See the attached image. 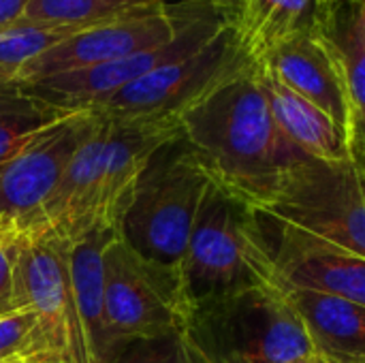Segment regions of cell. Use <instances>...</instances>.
Wrapping results in <instances>:
<instances>
[{"mask_svg": "<svg viewBox=\"0 0 365 363\" xmlns=\"http://www.w3.org/2000/svg\"><path fill=\"white\" fill-rule=\"evenodd\" d=\"M278 285V282H276ZM284 300L299 317L314 351L334 363H353L365 357V308L349 300L287 289L278 285Z\"/></svg>", "mask_w": 365, "mask_h": 363, "instance_id": "16", "label": "cell"}, {"mask_svg": "<svg viewBox=\"0 0 365 363\" xmlns=\"http://www.w3.org/2000/svg\"><path fill=\"white\" fill-rule=\"evenodd\" d=\"M269 261L261 244L255 210L210 184L182 263L190 308L265 282Z\"/></svg>", "mask_w": 365, "mask_h": 363, "instance_id": "4", "label": "cell"}, {"mask_svg": "<svg viewBox=\"0 0 365 363\" xmlns=\"http://www.w3.org/2000/svg\"><path fill=\"white\" fill-rule=\"evenodd\" d=\"M235 13L237 11L231 9L229 0H203L184 21L178 34L163 45L135 51L130 56L90 68L60 73L19 86L66 113L96 111L105 101H109L113 94L141 79L143 75L201 49L235 17Z\"/></svg>", "mask_w": 365, "mask_h": 363, "instance_id": "7", "label": "cell"}, {"mask_svg": "<svg viewBox=\"0 0 365 363\" xmlns=\"http://www.w3.org/2000/svg\"><path fill=\"white\" fill-rule=\"evenodd\" d=\"M105 135L107 120L105 116L98 113L94 128L73 154L66 171L62 173L60 182L47 197L28 233L19 237L49 235L73 248L77 242H81L86 235L98 229L94 216V195Z\"/></svg>", "mask_w": 365, "mask_h": 363, "instance_id": "15", "label": "cell"}, {"mask_svg": "<svg viewBox=\"0 0 365 363\" xmlns=\"http://www.w3.org/2000/svg\"><path fill=\"white\" fill-rule=\"evenodd\" d=\"M250 64L255 60L248 56L233 17L201 49L143 75L105 101L96 111L105 116L178 122L192 105Z\"/></svg>", "mask_w": 365, "mask_h": 363, "instance_id": "8", "label": "cell"}, {"mask_svg": "<svg viewBox=\"0 0 365 363\" xmlns=\"http://www.w3.org/2000/svg\"><path fill=\"white\" fill-rule=\"evenodd\" d=\"M259 77L282 135L308 158L321 163H353L344 131L317 105L287 88L261 64Z\"/></svg>", "mask_w": 365, "mask_h": 363, "instance_id": "17", "label": "cell"}, {"mask_svg": "<svg viewBox=\"0 0 365 363\" xmlns=\"http://www.w3.org/2000/svg\"><path fill=\"white\" fill-rule=\"evenodd\" d=\"M261 218L365 259V178L353 163L302 158L274 195L252 208Z\"/></svg>", "mask_w": 365, "mask_h": 363, "instance_id": "5", "label": "cell"}, {"mask_svg": "<svg viewBox=\"0 0 365 363\" xmlns=\"http://www.w3.org/2000/svg\"><path fill=\"white\" fill-rule=\"evenodd\" d=\"M255 216L274 282L336 295L365 308V259L274 225L257 212Z\"/></svg>", "mask_w": 365, "mask_h": 363, "instance_id": "13", "label": "cell"}, {"mask_svg": "<svg viewBox=\"0 0 365 363\" xmlns=\"http://www.w3.org/2000/svg\"><path fill=\"white\" fill-rule=\"evenodd\" d=\"M321 0H278L276 9L267 17V21L259 28L255 39L248 45L250 58L257 62L265 51H269L274 45H278L282 39L291 36L297 28H302L306 21L317 17V9Z\"/></svg>", "mask_w": 365, "mask_h": 363, "instance_id": "24", "label": "cell"}, {"mask_svg": "<svg viewBox=\"0 0 365 363\" xmlns=\"http://www.w3.org/2000/svg\"><path fill=\"white\" fill-rule=\"evenodd\" d=\"M28 2L30 0H0V32L24 17Z\"/></svg>", "mask_w": 365, "mask_h": 363, "instance_id": "27", "label": "cell"}, {"mask_svg": "<svg viewBox=\"0 0 365 363\" xmlns=\"http://www.w3.org/2000/svg\"><path fill=\"white\" fill-rule=\"evenodd\" d=\"M186 334L207 363H304L317 355L269 276L240 293L195 304Z\"/></svg>", "mask_w": 365, "mask_h": 363, "instance_id": "2", "label": "cell"}, {"mask_svg": "<svg viewBox=\"0 0 365 363\" xmlns=\"http://www.w3.org/2000/svg\"><path fill=\"white\" fill-rule=\"evenodd\" d=\"M359 2H361V6H364V13H365V2L364 0H359Z\"/></svg>", "mask_w": 365, "mask_h": 363, "instance_id": "31", "label": "cell"}, {"mask_svg": "<svg viewBox=\"0 0 365 363\" xmlns=\"http://www.w3.org/2000/svg\"><path fill=\"white\" fill-rule=\"evenodd\" d=\"M167 2L180 0H30L24 19L47 26L86 28L128 13L156 9Z\"/></svg>", "mask_w": 365, "mask_h": 363, "instance_id": "21", "label": "cell"}, {"mask_svg": "<svg viewBox=\"0 0 365 363\" xmlns=\"http://www.w3.org/2000/svg\"><path fill=\"white\" fill-rule=\"evenodd\" d=\"M98 120L96 111H75L34 135L0 163V229L26 235L73 154Z\"/></svg>", "mask_w": 365, "mask_h": 363, "instance_id": "11", "label": "cell"}, {"mask_svg": "<svg viewBox=\"0 0 365 363\" xmlns=\"http://www.w3.org/2000/svg\"><path fill=\"white\" fill-rule=\"evenodd\" d=\"M180 133L212 184L250 208L263 205L306 158L278 128L257 62L180 116Z\"/></svg>", "mask_w": 365, "mask_h": 363, "instance_id": "1", "label": "cell"}, {"mask_svg": "<svg viewBox=\"0 0 365 363\" xmlns=\"http://www.w3.org/2000/svg\"><path fill=\"white\" fill-rule=\"evenodd\" d=\"M111 363H207L188 338L186 329L158 336L135 338L124 342Z\"/></svg>", "mask_w": 365, "mask_h": 363, "instance_id": "23", "label": "cell"}, {"mask_svg": "<svg viewBox=\"0 0 365 363\" xmlns=\"http://www.w3.org/2000/svg\"><path fill=\"white\" fill-rule=\"evenodd\" d=\"M210 184V175L180 133L143 169L118 237L143 259L182 274L190 233Z\"/></svg>", "mask_w": 365, "mask_h": 363, "instance_id": "3", "label": "cell"}, {"mask_svg": "<svg viewBox=\"0 0 365 363\" xmlns=\"http://www.w3.org/2000/svg\"><path fill=\"white\" fill-rule=\"evenodd\" d=\"M325 359H327V357H325ZM353 363H365V357L364 359H359V362H353Z\"/></svg>", "mask_w": 365, "mask_h": 363, "instance_id": "30", "label": "cell"}, {"mask_svg": "<svg viewBox=\"0 0 365 363\" xmlns=\"http://www.w3.org/2000/svg\"><path fill=\"white\" fill-rule=\"evenodd\" d=\"M334 39L340 49L351 105V160L365 178V13L359 0L344 28L338 34L334 32Z\"/></svg>", "mask_w": 365, "mask_h": 363, "instance_id": "19", "label": "cell"}, {"mask_svg": "<svg viewBox=\"0 0 365 363\" xmlns=\"http://www.w3.org/2000/svg\"><path fill=\"white\" fill-rule=\"evenodd\" d=\"M113 237L115 233L96 229L71 248V280L75 302L96 363H111L124 347V340L111 327L105 304L103 252Z\"/></svg>", "mask_w": 365, "mask_h": 363, "instance_id": "18", "label": "cell"}, {"mask_svg": "<svg viewBox=\"0 0 365 363\" xmlns=\"http://www.w3.org/2000/svg\"><path fill=\"white\" fill-rule=\"evenodd\" d=\"M105 120L107 135L98 160L94 216L98 229L118 235L143 169L165 143L180 137V124L122 116H105Z\"/></svg>", "mask_w": 365, "mask_h": 363, "instance_id": "14", "label": "cell"}, {"mask_svg": "<svg viewBox=\"0 0 365 363\" xmlns=\"http://www.w3.org/2000/svg\"><path fill=\"white\" fill-rule=\"evenodd\" d=\"M257 64L278 77L287 88L323 109L346 135L351 128V105L344 66L334 39V21L319 13L291 36L265 51Z\"/></svg>", "mask_w": 365, "mask_h": 363, "instance_id": "12", "label": "cell"}, {"mask_svg": "<svg viewBox=\"0 0 365 363\" xmlns=\"http://www.w3.org/2000/svg\"><path fill=\"white\" fill-rule=\"evenodd\" d=\"M17 240L0 229V317L13 312V265H15Z\"/></svg>", "mask_w": 365, "mask_h": 363, "instance_id": "26", "label": "cell"}, {"mask_svg": "<svg viewBox=\"0 0 365 363\" xmlns=\"http://www.w3.org/2000/svg\"><path fill=\"white\" fill-rule=\"evenodd\" d=\"M13 308L34 312L28 363H96L75 302L71 248L56 237H15Z\"/></svg>", "mask_w": 365, "mask_h": 363, "instance_id": "6", "label": "cell"}, {"mask_svg": "<svg viewBox=\"0 0 365 363\" xmlns=\"http://www.w3.org/2000/svg\"><path fill=\"white\" fill-rule=\"evenodd\" d=\"M66 116V111L41 101L19 83L0 88V163Z\"/></svg>", "mask_w": 365, "mask_h": 363, "instance_id": "20", "label": "cell"}, {"mask_svg": "<svg viewBox=\"0 0 365 363\" xmlns=\"http://www.w3.org/2000/svg\"><path fill=\"white\" fill-rule=\"evenodd\" d=\"M364 2H365V0H364Z\"/></svg>", "mask_w": 365, "mask_h": 363, "instance_id": "32", "label": "cell"}, {"mask_svg": "<svg viewBox=\"0 0 365 363\" xmlns=\"http://www.w3.org/2000/svg\"><path fill=\"white\" fill-rule=\"evenodd\" d=\"M34 329V312L13 310L9 315L0 317V362L15 359V357H28L30 340Z\"/></svg>", "mask_w": 365, "mask_h": 363, "instance_id": "25", "label": "cell"}, {"mask_svg": "<svg viewBox=\"0 0 365 363\" xmlns=\"http://www.w3.org/2000/svg\"><path fill=\"white\" fill-rule=\"evenodd\" d=\"M201 2L203 0L167 2L156 9L128 13L103 24L75 30L53 47L38 53L34 60H30L21 68L17 83H30L60 73L90 68L130 56L135 51L163 45L178 34V30Z\"/></svg>", "mask_w": 365, "mask_h": 363, "instance_id": "10", "label": "cell"}, {"mask_svg": "<svg viewBox=\"0 0 365 363\" xmlns=\"http://www.w3.org/2000/svg\"><path fill=\"white\" fill-rule=\"evenodd\" d=\"M81 28L47 26L26 21L24 17L0 32V88L17 83L21 68L45 49L53 47Z\"/></svg>", "mask_w": 365, "mask_h": 363, "instance_id": "22", "label": "cell"}, {"mask_svg": "<svg viewBox=\"0 0 365 363\" xmlns=\"http://www.w3.org/2000/svg\"><path fill=\"white\" fill-rule=\"evenodd\" d=\"M103 272L107 315L124 342L186 329L190 302L180 272L143 259L118 235L103 252Z\"/></svg>", "mask_w": 365, "mask_h": 363, "instance_id": "9", "label": "cell"}, {"mask_svg": "<svg viewBox=\"0 0 365 363\" xmlns=\"http://www.w3.org/2000/svg\"><path fill=\"white\" fill-rule=\"evenodd\" d=\"M0 363H28L24 357H15V359H6V362H0Z\"/></svg>", "mask_w": 365, "mask_h": 363, "instance_id": "29", "label": "cell"}, {"mask_svg": "<svg viewBox=\"0 0 365 363\" xmlns=\"http://www.w3.org/2000/svg\"><path fill=\"white\" fill-rule=\"evenodd\" d=\"M306 363H334V362H329V359H325L323 355H319V353H317L314 357H310Z\"/></svg>", "mask_w": 365, "mask_h": 363, "instance_id": "28", "label": "cell"}]
</instances>
